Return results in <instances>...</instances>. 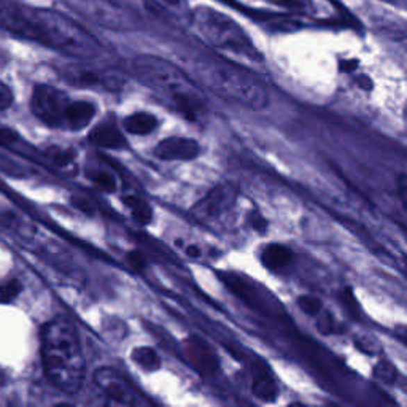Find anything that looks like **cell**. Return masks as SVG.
<instances>
[{
	"mask_svg": "<svg viewBox=\"0 0 407 407\" xmlns=\"http://www.w3.org/2000/svg\"><path fill=\"white\" fill-rule=\"evenodd\" d=\"M0 26L74 56L91 58L101 51L99 42L83 27L53 12H27L18 5L5 3L0 7Z\"/></svg>",
	"mask_w": 407,
	"mask_h": 407,
	"instance_id": "obj_1",
	"label": "cell"
},
{
	"mask_svg": "<svg viewBox=\"0 0 407 407\" xmlns=\"http://www.w3.org/2000/svg\"><path fill=\"white\" fill-rule=\"evenodd\" d=\"M132 69L142 83L181 117L197 121L206 115L207 103L199 86L170 60L140 54L132 60Z\"/></svg>",
	"mask_w": 407,
	"mask_h": 407,
	"instance_id": "obj_2",
	"label": "cell"
},
{
	"mask_svg": "<svg viewBox=\"0 0 407 407\" xmlns=\"http://www.w3.org/2000/svg\"><path fill=\"white\" fill-rule=\"evenodd\" d=\"M43 369L54 387L75 394L85 381L86 363L78 333L65 318H54L42 329Z\"/></svg>",
	"mask_w": 407,
	"mask_h": 407,
	"instance_id": "obj_3",
	"label": "cell"
},
{
	"mask_svg": "<svg viewBox=\"0 0 407 407\" xmlns=\"http://www.w3.org/2000/svg\"><path fill=\"white\" fill-rule=\"evenodd\" d=\"M192 72L204 86L226 101L250 110H263L269 103L266 86L233 60L204 54L192 60Z\"/></svg>",
	"mask_w": 407,
	"mask_h": 407,
	"instance_id": "obj_4",
	"label": "cell"
},
{
	"mask_svg": "<svg viewBox=\"0 0 407 407\" xmlns=\"http://www.w3.org/2000/svg\"><path fill=\"white\" fill-rule=\"evenodd\" d=\"M192 24L197 34L222 51L242 58L249 63H261L263 54L253 45L247 32L233 18L212 7H197L192 10Z\"/></svg>",
	"mask_w": 407,
	"mask_h": 407,
	"instance_id": "obj_5",
	"label": "cell"
},
{
	"mask_svg": "<svg viewBox=\"0 0 407 407\" xmlns=\"http://www.w3.org/2000/svg\"><path fill=\"white\" fill-rule=\"evenodd\" d=\"M70 99L65 92L48 85H37L32 94V112L49 128H64Z\"/></svg>",
	"mask_w": 407,
	"mask_h": 407,
	"instance_id": "obj_6",
	"label": "cell"
},
{
	"mask_svg": "<svg viewBox=\"0 0 407 407\" xmlns=\"http://www.w3.org/2000/svg\"><path fill=\"white\" fill-rule=\"evenodd\" d=\"M239 188L233 183H222L191 208V217L196 222L208 223L228 213L238 202Z\"/></svg>",
	"mask_w": 407,
	"mask_h": 407,
	"instance_id": "obj_7",
	"label": "cell"
},
{
	"mask_svg": "<svg viewBox=\"0 0 407 407\" xmlns=\"http://www.w3.org/2000/svg\"><path fill=\"white\" fill-rule=\"evenodd\" d=\"M94 382L107 398V403L121 406L139 404L137 394L128 379L113 367H99L94 374Z\"/></svg>",
	"mask_w": 407,
	"mask_h": 407,
	"instance_id": "obj_8",
	"label": "cell"
},
{
	"mask_svg": "<svg viewBox=\"0 0 407 407\" xmlns=\"http://www.w3.org/2000/svg\"><path fill=\"white\" fill-rule=\"evenodd\" d=\"M155 155L163 161H191L201 155V147L188 137H169L156 145Z\"/></svg>",
	"mask_w": 407,
	"mask_h": 407,
	"instance_id": "obj_9",
	"label": "cell"
},
{
	"mask_svg": "<svg viewBox=\"0 0 407 407\" xmlns=\"http://www.w3.org/2000/svg\"><path fill=\"white\" fill-rule=\"evenodd\" d=\"M69 80L74 85L103 88L107 91H118L123 86V76L115 70H99V69H78L70 74Z\"/></svg>",
	"mask_w": 407,
	"mask_h": 407,
	"instance_id": "obj_10",
	"label": "cell"
},
{
	"mask_svg": "<svg viewBox=\"0 0 407 407\" xmlns=\"http://www.w3.org/2000/svg\"><path fill=\"white\" fill-rule=\"evenodd\" d=\"M88 140H90L91 145L103 148V150H121V148H126L123 132L119 131L117 123L112 119L97 124L96 128L90 132Z\"/></svg>",
	"mask_w": 407,
	"mask_h": 407,
	"instance_id": "obj_11",
	"label": "cell"
},
{
	"mask_svg": "<svg viewBox=\"0 0 407 407\" xmlns=\"http://www.w3.org/2000/svg\"><path fill=\"white\" fill-rule=\"evenodd\" d=\"M253 394L258 399L264 401V403H272L277 399L279 394V385L276 382V377L269 371V367L264 363L258 361V366L255 367V377H253Z\"/></svg>",
	"mask_w": 407,
	"mask_h": 407,
	"instance_id": "obj_12",
	"label": "cell"
},
{
	"mask_svg": "<svg viewBox=\"0 0 407 407\" xmlns=\"http://www.w3.org/2000/svg\"><path fill=\"white\" fill-rule=\"evenodd\" d=\"M96 115V106L90 101H70L65 112L64 129L81 131L91 123Z\"/></svg>",
	"mask_w": 407,
	"mask_h": 407,
	"instance_id": "obj_13",
	"label": "cell"
},
{
	"mask_svg": "<svg viewBox=\"0 0 407 407\" xmlns=\"http://www.w3.org/2000/svg\"><path fill=\"white\" fill-rule=\"evenodd\" d=\"M291 261H293V251L288 247L280 244L267 245L261 253V263L264 264V267L274 272L288 267Z\"/></svg>",
	"mask_w": 407,
	"mask_h": 407,
	"instance_id": "obj_14",
	"label": "cell"
},
{
	"mask_svg": "<svg viewBox=\"0 0 407 407\" xmlns=\"http://www.w3.org/2000/svg\"><path fill=\"white\" fill-rule=\"evenodd\" d=\"M123 126L132 135H148L158 128V118L148 112H137L126 118Z\"/></svg>",
	"mask_w": 407,
	"mask_h": 407,
	"instance_id": "obj_15",
	"label": "cell"
},
{
	"mask_svg": "<svg viewBox=\"0 0 407 407\" xmlns=\"http://www.w3.org/2000/svg\"><path fill=\"white\" fill-rule=\"evenodd\" d=\"M123 202L126 208H129L132 218L135 223H139L140 226H148L153 219V210L150 204L145 202L144 199L137 196H126L123 197Z\"/></svg>",
	"mask_w": 407,
	"mask_h": 407,
	"instance_id": "obj_16",
	"label": "cell"
},
{
	"mask_svg": "<svg viewBox=\"0 0 407 407\" xmlns=\"http://www.w3.org/2000/svg\"><path fill=\"white\" fill-rule=\"evenodd\" d=\"M132 360L145 371H158L161 367V358L151 347H137L132 350Z\"/></svg>",
	"mask_w": 407,
	"mask_h": 407,
	"instance_id": "obj_17",
	"label": "cell"
},
{
	"mask_svg": "<svg viewBox=\"0 0 407 407\" xmlns=\"http://www.w3.org/2000/svg\"><path fill=\"white\" fill-rule=\"evenodd\" d=\"M90 178L101 191L113 192L117 190V178H115L110 172H107V170H94V172L90 175Z\"/></svg>",
	"mask_w": 407,
	"mask_h": 407,
	"instance_id": "obj_18",
	"label": "cell"
},
{
	"mask_svg": "<svg viewBox=\"0 0 407 407\" xmlns=\"http://www.w3.org/2000/svg\"><path fill=\"white\" fill-rule=\"evenodd\" d=\"M47 155L60 167H72L74 166L75 155H74L72 150H63V148L51 147L47 151Z\"/></svg>",
	"mask_w": 407,
	"mask_h": 407,
	"instance_id": "obj_19",
	"label": "cell"
},
{
	"mask_svg": "<svg viewBox=\"0 0 407 407\" xmlns=\"http://www.w3.org/2000/svg\"><path fill=\"white\" fill-rule=\"evenodd\" d=\"M21 290H23V285H21L19 280H8V282H5L2 287H0V301L13 302L19 296Z\"/></svg>",
	"mask_w": 407,
	"mask_h": 407,
	"instance_id": "obj_20",
	"label": "cell"
},
{
	"mask_svg": "<svg viewBox=\"0 0 407 407\" xmlns=\"http://www.w3.org/2000/svg\"><path fill=\"white\" fill-rule=\"evenodd\" d=\"M299 309L310 317H317L322 312V302L320 299L313 298V296H301L298 299Z\"/></svg>",
	"mask_w": 407,
	"mask_h": 407,
	"instance_id": "obj_21",
	"label": "cell"
},
{
	"mask_svg": "<svg viewBox=\"0 0 407 407\" xmlns=\"http://www.w3.org/2000/svg\"><path fill=\"white\" fill-rule=\"evenodd\" d=\"M374 376L385 383H393L396 381V369L388 363L381 361L374 369Z\"/></svg>",
	"mask_w": 407,
	"mask_h": 407,
	"instance_id": "obj_22",
	"label": "cell"
},
{
	"mask_svg": "<svg viewBox=\"0 0 407 407\" xmlns=\"http://www.w3.org/2000/svg\"><path fill=\"white\" fill-rule=\"evenodd\" d=\"M342 304L345 309H347V312L350 313L351 317L358 318L360 317V309H358V302H356L354 293H351V290L347 288L345 291H342Z\"/></svg>",
	"mask_w": 407,
	"mask_h": 407,
	"instance_id": "obj_23",
	"label": "cell"
},
{
	"mask_svg": "<svg viewBox=\"0 0 407 407\" xmlns=\"http://www.w3.org/2000/svg\"><path fill=\"white\" fill-rule=\"evenodd\" d=\"M13 103V92L10 90L8 85H5L2 80H0V112L12 107Z\"/></svg>",
	"mask_w": 407,
	"mask_h": 407,
	"instance_id": "obj_24",
	"label": "cell"
},
{
	"mask_svg": "<svg viewBox=\"0 0 407 407\" xmlns=\"http://www.w3.org/2000/svg\"><path fill=\"white\" fill-rule=\"evenodd\" d=\"M128 263L131 264V267L137 269V271H144V269L147 267V260L145 256L142 255L140 251H129L128 255Z\"/></svg>",
	"mask_w": 407,
	"mask_h": 407,
	"instance_id": "obj_25",
	"label": "cell"
},
{
	"mask_svg": "<svg viewBox=\"0 0 407 407\" xmlns=\"http://www.w3.org/2000/svg\"><path fill=\"white\" fill-rule=\"evenodd\" d=\"M271 2L293 10H304L307 7V0H271Z\"/></svg>",
	"mask_w": 407,
	"mask_h": 407,
	"instance_id": "obj_26",
	"label": "cell"
},
{
	"mask_svg": "<svg viewBox=\"0 0 407 407\" xmlns=\"http://www.w3.org/2000/svg\"><path fill=\"white\" fill-rule=\"evenodd\" d=\"M250 223H251L253 229L258 231V233H264V231H266V228H267L266 218H263L260 213H251Z\"/></svg>",
	"mask_w": 407,
	"mask_h": 407,
	"instance_id": "obj_27",
	"label": "cell"
},
{
	"mask_svg": "<svg viewBox=\"0 0 407 407\" xmlns=\"http://www.w3.org/2000/svg\"><path fill=\"white\" fill-rule=\"evenodd\" d=\"M358 59H342L339 63V70L344 74H351L358 69Z\"/></svg>",
	"mask_w": 407,
	"mask_h": 407,
	"instance_id": "obj_28",
	"label": "cell"
},
{
	"mask_svg": "<svg viewBox=\"0 0 407 407\" xmlns=\"http://www.w3.org/2000/svg\"><path fill=\"white\" fill-rule=\"evenodd\" d=\"M16 140H18V135L12 129H0V145H12Z\"/></svg>",
	"mask_w": 407,
	"mask_h": 407,
	"instance_id": "obj_29",
	"label": "cell"
},
{
	"mask_svg": "<svg viewBox=\"0 0 407 407\" xmlns=\"http://www.w3.org/2000/svg\"><path fill=\"white\" fill-rule=\"evenodd\" d=\"M356 83H358L361 90H365V91H371V88H372V81H371L369 76H366V75H360L358 78H356Z\"/></svg>",
	"mask_w": 407,
	"mask_h": 407,
	"instance_id": "obj_30",
	"label": "cell"
},
{
	"mask_svg": "<svg viewBox=\"0 0 407 407\" xmlns=\"http://www.w3.org/2000/svg\"><path fill=\"white\" fill-rule=\"evenodd\" d=\"M398 191H399L401 202H403V207H406V175H404V174L399 177V181H398Z\"/></svg>",
	"mask_w": 407,
	"mask_h": 407,
	"instance_id": "obj_31",
	"label": "cell"
},
{
	"mask_svg": "<svg viewBox=\"0 0 407 407\" xmlns=\"http://www.w3.org/2000/svg\"><path fill=\"white\" fill-rule=\"evenodd\" d=\"M186 253H188V256H191V258H197L201 255V250L197 249V247L191 245V247H188V249H186Z\"/></svg>",
	"mask_w": 407,
	"mask_h": 407,
	"instance_id": "obj_32",
	"label": "cell"
},
{
	"mask_svg": "<svg viewBox=\"0 0 407 407\" xmlns=\"http://www.w3.org/2000/svg\"><path fill=\"white\" fill-rule=\"evenodd\" d=\"M163 2L170 5V7H177V5L181 2V0H163Z\"/></svg>",
	"mask_w": 407,
	"mask_h": 407,
	"instance_id": "obj_33",
	"label": "cell"
}]
</instances>
